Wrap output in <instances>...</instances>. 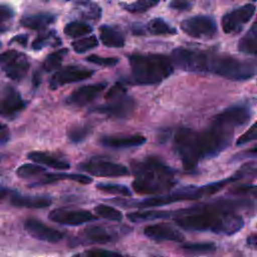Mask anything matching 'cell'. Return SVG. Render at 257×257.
Returning a JSON list of instances; mask_svg holds the SVG:
<instances>
[{"label": "cell", "instance_id": "obj_1", "mask_svg": "<svg viewBox=\"0 0 257 257\" xmlns=\"http://www.w3.org/2000/svg\"><path fill=\"white\" fill-rule=\"evenodd\" d=\"M251 115L250 107L239 103L216 114L203 132L188 127L178 130L174 137V148L184 169L194 171L200 161L216 157L227 149L232 143L235 130L244 125Z\"/></svg>", "mask_w": 257, "mask_h": 257}, {"label": "cell", "instance_id": "obj_2", "mask_svg": "<svg viewBox=\"0 0 257 257\" xmlns=\"http://www.w3.org/2000/svg\"><path fill=\"white\" fill-rule=\"evenodd\" d=\"M170 58L173 65L179 69L213 73L230 80H246L255 74L254 63L228 54L177 47L172 51Z\"/></svg>", "mask_w": 257, "mask_h": 257}, {"label": "cell", "instance_id": "obj_3", "mask_svg": "<svg viewBox=\"0 0 257 257\" xmlns=\"http://www.w3.org/2000/svg\"><path fill=\"white\" fill-rule=\"evenodd\" d=\"M176 224L188 231L233 235L244 226L242 216L234 212L233 202L198 205L173 212Z\"/></svg>", "mask_w": 257, "mask_h": 257}, {"label": "cell", "instance_id": "obj_4", "mask_svg": "<svg viewBox=\"0 0 257 257\" xmlns=\"http://www.w3.org/2000/svg\"><path fill=\"white\" fill-rule=\"evenodd\" d=\"M135 176L134 191L142 195H159L169 192L177 183L175 171L155 157H148L131 164Z\"/></svg>", "mask_w": 257, "mask_h": 257}, {"label": "cell", "instance_id": "obj_5", "mask_svg": "<svg viewBox=\"0 0 257 257\" xmlns=\"http://www.w3.org/2000/svg\"><path fill=\"white\" fill-rule=\"evenodd\" d=\"M131 77L128 82L136 85L158 84L174 72L169 56L156 53H133L128 55Z\"/></svg>", "mask_w": 257, "mask_h": 257}, {"label": "cell", "instance_id": "obj_6", "mask_svg": "<svg viewBox=\"0 0 257 257\" xmlns=\"http://www.w3.org/2000/svg\"><path fill=\"white\" fill-rule=\"evenodd\" d=\"M233 182L232 178H228L225 180H221L218 182L206 184L203 186H187L184 188H181L177 191H174L173 193L152 197L145 199L143 201H140L138 203L133 204L136 207L139 208H153V207H160L165 206L177 202H183V201H189V200H198L210 195H213L223 189L226 185Z\"/></svg>", "mask_w": 257, "mask_h": 257}, {"label": "cell", "instance_id": "obj_7", "mask_svg": "<svg viewBox=\"0 0 257 257\" xmlns=\"http://www.w3.org/2000/svg\"><path fill=\"white\" fill-rule=\"evenodd\" d=\"M105 102L101 105L91 108V111L105 114L111 118H126L136 107L135 98L126 91L121 82H115L104 95Z\"/></svg>", "mask_w": 257, "mask_h": 257}, {"label": "cell", "instance_id": "obj_8", "mask_svg": "<svg viewBox=\"0 0 257 257\" xmlns=\"http://www.w3.org/2000/svg\"><path fill=\"white\" fill-rule=\"evenodd\" d=\"M29 67L30 62L23 52L9 49L0 53V68L11 80H22L26 76Z\"/></svg>", "mask_w": 257, "mask_h": 257}, {"label": "cell", "instance_id": "obj_9", "mask_svg": "<svg viewBox=\"0 0 257 257\" xmlns=\"http://www.w3.org/2000/svg\"><path fill=\"white\" fill-rule=\"evenodd\" d=\"M181 29L190 37L197 39H211L217 34V24L209 15H196L184 19Z\"/></svg>", "mask_w": 257, "mask_h": 257}, {"label": "cell", "instance_id": "obj_10", "mask_svg": "<svg viewBox=\"0 0 257 257\" xmlns=\"http://www.w3.org/2000/svg\"><path fill=\"white\" fill-rule=\"evenodd\" d=\"M256 11V6L251 3L236 7L225 13L221 19V26L227 34H237L251 20Z\"/></svg>", "mask_w": 257, "mask_h": 257}, {"label": "cell", "instance_id": "obj_11", "mask_svg": "<svg viewBox=\"0 0 257 257\" xmlns=\"http://www.w3.org/2000/svg\"><path fill=\"white\" fill-rule=\"evenodd\" d=\"M78 168L95 177L118 178L130 175L128 169L125 166L101 159H90L79 164Z\"/></svg>", "mask_w": 257, "mask_h": 257}, {"label": "cell", "instance_id": "obj_12", "mask_svg": "<svg viewBox=\"0 0 257 257\" xmlns=\"http://www.w3.org/2000/svg\"><path fill=\"white\" fill-rule=\"evenodd\" d=\"M94 74V71L85 67L68 65L59 68L55 71L49 79V87L51 89H56L60 86L82 81L88 79Z\"/></svg>", "mask_w": 257, "mask_h": 257}, {"label": "cell", "instance_id": "obj_13", "mask_svg": "<svg viewBox=\"0 0 257 257\" xmlns=\"http://www.w3.org/2000/svg\"><path fill=\"white\" fill-rule=\"evenodd\" d=\"M26 107V101L20 92L11 85L0 90V116L12 118Z\"/></svg>", "mask_w": 257, "mask_h": 257}, {"label": "cell", "instance_id": "obj_14", "mask_svg": "<svg viewBox=\"0 0 257 257\" xmlns=\"http://www.w3.org/2000/svg\"><path fill=\"white\" fill-rule=\"evenodd\" d=\"M49 220L60 225L78 226L96 220L97 218L86 210H71L65 208H57L49 212Z\"/></svg>", "mask_w": 257, "mask_h": 257}, {"label": "cell", "instance_id": "obj_15", "mask_svg": "<svg viewBox=\"0 0 257 257\" xmlns=\"http://www.w3.org/2000/svg\"><path fill=\"white\" fill-rule=\"evenodd\" d=\"M24 229L33 238L47 243H57L64 238L63 232L49 227L40 220L32 217L24 221Z\"/></svg>", "mask_w": 257, "mask_h": 257}, {"label": "cell", "instance_id": "obj_16", "mask_svg": "<svg viewBox=\"0 0 257 257\" xmlns=\"http://www.w3.org/2000/svg\"><path fill=\"white\" fill-rule=\"evenodd\" d=\"M106 85L107 83L103 81L80 86L67 96L66 103L77 107L84 106L94 100L106 88Z\"/></svg>", "mask_w": 257, "mask_h": 257}, {"label": "cell", "instance_id": "obj_17", "mask_svg": "<svg viewBox=\"0 0 257 257\" xmlns=\"http://www.w3.org/2000/svg\"><path fill=\"white\" fill-rule=\"evenodd\" d=\"M144 234L154 241L183 242L185 237L181 231L168 223H157L145 227Z\"/></svg>", "mask_w": 257, "mask_h": 257}, {"label": "cell", "instance_id": "obj_18", "mask_svg": "<svg viewBox=\"0 0 257 257\" xmlns=\"http://www.w3.org/2000/svg\"><path fill=\"white\" fill-rule=\"evenodd\" d=\"M146 142V137L140 134L125 136H104L99 140V144L102 147L114 150L140 147L143 146Z\"/></svg>", "mask_w": 257, "mask_h": 257}, {"label": "cell", "instance_id": "obj_19", "mask_svg": "<svg viewBox=\"0 0 257 257\" xmlns=\"http://www.w3.org/2000/svg\"><path fill=\"white\" fill-rule=\"evenodd\" d=\"M116 237L117 232L113 228L100 225L88 226L80 232V238L87 243L104 244L114 241Z\"/></svg>", "mask_w": 257, "mask_h": 257}, {"label": "cell", "instance_id": "obj_20", "mask_svg": "<svg viewBox=\"0 0 257 257\" xmlns=\"http://www.w3.org/2000/svg\"><path fill=\"white\" fill-rule=\"evenodd\" d=\"M8 199L12 206L19 208L42 209L49 207L52 203V199L47 196H27L18 194L17 192L14 191Z\"/></svg>", "mask_w": 257, "mask_h": 257}, {"label": "cell", "instance_id": "obj_21", "mask_svg": "<svg viewBox=\"0 0 257 257\" xmlns=\"http://www.w3.org/2000/svg\"><path fill=\"white\" fill-rule=\"evenodd\" d=\"M57 15L51 12H36L24 14L20 19L21 26L31 30H42L54 23Z\"/></svg>", "mask_w": 257, "mask_h": 257}, {"label": "cell", "instance_id": "obj_22", "mask_svg": "<svg viewBox=\"0 0 257 257\" xmlns=\"http://www.w3.org/2000/svg\"><path fill=\"white\" fill-rule=\"evenodd\" d=\"M27 158L36 164H41L56 170H66L70 168V165L67 161L62 160L54 155H50L46 152L33 151L27 155Z\"/></svg>", "mask_w": 257, "mask_h": 257}, {"label": "cell", "instance_id": "obj_23", "mask_svg": "<svg viewBox=\"0 0 257 257\" xmlns=\"http://www.w3.org/2000/svg\"><path fill=\"white\" fill-rule=\"evenodd\" d=\"M63 180H70L73 182H77L79 184L87 185L92 182V179L86 175L82 174H66V173H52L45 175L42 179H40L38 182H34L30 185V187H36V186H43L48 185L52 183H56L58 181Z\"/></svg>", "mask_w": 257, "mask_h": 257}, {"label": "cell", "instance_id": "obj_24", "mask_svg": "<svg viewBox=\"0 0 257 257\" xmlns=\"http://www.w3.org/2000/svg\"><path fill=\"white\" fill-rule=\"evenodd\" d=\"M237 48L243 54L257 56V17L247 32L240 38Z\"/></svg>", "mask_w": 257, "mask_h": 257}, {"label": "cell", "instance_id": "obj_25", "mask_svg": "<svg viewBox=\"0 0 257 257\" xmlns=\"http://www.w3.org/2000/svg\"><path fill=\"white\" fill-rule=\"evenodd\" d=\"M99 38L101 43L106 47L121 48L125 44L122 33L110 25H101L99 27Z\"/></svg>", "mask_w": 257, "mask_h": 257}, {"label": "cell", "instance_id": "obj_26", "mask_svg": "<svg viewBox=\"0 0 257 257\" xmlns=\"http://www.w3.org/2000/svg\"><path fill=\"white\" fill-rule=\"evenodd\" d=\"M147 33L152 35H175L178 31L163 18L156 17L150 20L146 25H143V35Z\"/></svg>", "mask_w": 257, "mask_h": 257}, {"label": "cell", "instance_id": "obj_27", "mask_svg": "<svg viewBox=\"0 0 257 257\" xmlns=\"http://www.w3.org/2000/svg\"><path fill=\"white\" fill-rule=\"evenodd\" d=\"M173 216L171 211H159V210H148V211H137L131 212L126 215V218L135 223L153 221L158 219H167Z\"/></svg>", "mask_w": 257, "mask_h": 257}, {"label": "cell", "instance_id": "obj_28", "mask_svg": "<svg viewBox=\"0 0 257 257\" xmlns=\"http://www.w3.org/2000/svg\"><path fill=\"white\" fill-rule=\"evenodd\" d=\"M78 14L87 20L97 21L101 17V7L91 1H76L74 3Z\"/></svg>", "mask_w": 257, "mask_h": 257}, {"label": "cell", "instance_id": "obj_29", "mask_svg": "<svg viewBox=\"0 0 257 257\" xmlns=\"http://www.w3.org/2000/svg\"><path fill=\"white\" fill-rule=\"evenodd\" d=\"M62 43L61 38L58 36L55 30H48L41 34H39L31 43V47L33 50H41L46 46L56 47Z\"/></svg>", "mask_w": 257, "mask_h": 257}, {"label": "cell", "instance_id": "obj_30", "mask_svg": "<svg viewBox=\"0 0 257 257\" xmlns=\"http://www.w3.org/2000/svg\"><path fill=\"white\" fill-rule=\"evenodd\" d=\"M67 53L68 49L65 47L49 53L42 62V70H44L45 72H51L54 70L57 71L61 66V63Z\"/></svg>", "mask_w": 257, "mask_h": 257}, {"label": "cell", "instance_id": "obj_31", "mask_svg": "<svg viewBox=\"0 0 257 257\" xmlns=\"http://www.w3.org/2000/svg\"><path fill=\"white\" fill-rule=\"evenodd\" d=\"M216 249V245L211 242L185 243L181 246V250H183L187 254L192 255H208L214 253Z\"/></svg>", "mask_w": 257, "mask_h": 257}, {"label": "cell", "instance_id": "obj_32", "mask_svg": "<svg viewBox=\"0 0 257 257\" xmlns=\"http://www.w3.org/2000/svg\"><path fill=\"white\" fill-rule=\"evenodd\" d=\"M92 31V27L82 21H71L64 26L63 32L66 36L71 38L80 37L86 35Z\"/></svg>", "mask_w": 257, "mask_h": 257}, {"label": "cell", "instance_id": "obj_33", "mask_svg": "<svg viewBox=\"0 0 257 257\" xmlns=\"http://www.w3.org/2000/svg\"><path fill=\"white\" fill-rule=\"evenodd\" d=\"M92 127L89 124H77L70 127L67 132L68 140L73 144L83 142L91 133Z\"/></svg>", "mask_w": 257, "mask_h": 257}, {"label": "cell", "instance_id": "obj_34", "mask_svg": "<svg viewBox=\"0 0 257 257\" xmlns=\"http://www.w3.org/2000/svg\"><path fill=\"white\" fill-rule=\"evenodd\" d=\"M158 4H159V1H152V0H140V1L131 2V3H126V2L119 3L122 9H124L130 13H143L155 7Z\"/></svg>", "mask_w": 257, "mask_h": 257}, {"label": "cell", "instance_id": "obj_35", "mask_svg": "<svg viewBox=\"0 0 257 257\" xmlns=\"http://www.w3.org/2000/svg\"><path fill=\"white\" fill-rule=\"evenodd\" d=\"M94 212L99 217L110 220V221H114V222H120L123 218V215L119 210H117L111 206L104 205V204H99V205L95 206Z\"/></svg>", "mask_w": 257, "mask_h": 257}, {"label": "cell", "instance_id": "obj_36", "mask_svg": "<svg viewBox=\"0 0 257 257\" xmlns=\"http://www.w3.org/2000/svg\"><path fill=\"white\" fill-rule=\"evenodd\" d=\"M95 188L101 192L121 195L125 197L132 196V191L124 185L121 184H111V183H98L95 185Z\"/></svg>", "mask_w": 257, "mask_h": 257}, {"label": "cell", "instance_id": "obj_37", "mask_svg": "<svg viewBox=\"0 0 257 257\" xmlns=\"http://www.w3.org/2000/svg\"><path fill=\"white\" fill-rule=\"evenodd\" d=\"M98 45V40L94 35H90L85 38L74 40L71 42V46L76 53H84L88 50L95 48Z\"/></svg>", "mask_w": 257, "mask_h": 257}, {"label": "cell", "instance_id": "obj_38", "mask_svg": "<svg viewBox=\"0 0 257 257\" xmlns=\"http://www.w3.org/2000/svg\"><path fill=\"white\" fill-rule=\"evenodd\" d=\"M72 257H125L119 252L103 249V248H90L82 252L74 254Z\"/></svg>", "mask_w": 257, "mask_h": 257}, {"label": "cell", "instance_id": "obj_39", "mask_svg": "<svg viewBox=\"0 0 257 257\" xmlns=\"http://www.w3.org/2000/svg\"><path fill=\"white\" fill-rule=\"evenodd\" d=\"M257 176V163H246L239 168L231 177L233 182L240 181L246 178H254Z\"/></svg>", "mask_w": 257, "mask_h": 257}, {"label": "cell", "instance_id": "obj_40", "mask_svg": "<svg viewBox=\"0 0 257 257\" xmlns=\"http://www.w3.org/2000/svg\"><path fill=\"white\" fill-rule=\"evenodd\" d=\"M44 171H45V169L41 166H38L35 164H24L17 168L16 175L19 178L28 179V178L38 176V175L42 174Z\"/></svg>", "mask_w": 257, "mask_h": 257}, {"label": "cell", "instance_id": "obj_41", "mask_svg": "<svg viewBox=\"0 0 257 257\" xmlns=\"http://www.w3.org/2000/svg\"><path fill=\"white\" fill-rule=\"evenodd\" d=\"M85 59L88 62H91V63L96 64V65H100V66H103V67L114 66L119 61V59L117 57H113V56L104 57V56H98V55H95V54L88 55Z\"/></svg>", "mask_w": 257, "mask_h": 257}, {"label": "cell", "instance_id": "obj_42", "mask_svg": "<svg viewBox=\"0 0 257 257\" xmlns=\"http://www.w3.org/2000/svg\"><path fill=\"white\" fill-rule=\"evenodd\" d=\"M255 139H257V121H255L251 126H249V128L244 132L239 139L236 142L237 146H241V145H245L249 142L254 141Z\"/></svg>", "mask_w": 257, "mask_h": 257}, {"label": "cell", "instance_id": "obj_43", "mask_svg": "<svg viewBox=\"0 0 257 257\" xmlns=\"http://www.w3.org/2000/svg\"><path fill=\"white\" fill-rule=\"evenodd\" d=\"M14 10L9 5H0V24L13 18Z\"/></svg>", "mask_w": 257, "mask_h": 257}, {"label": "cell", "instance_id": "obj_44", "mask_svg": "<svg viewBox=\"0 0 257 257\" xmlns=\"http://www.w3.org/2000/svg\"><path fill=\"white\" fill-rule=\"evenodd\" d=\"M193 3L189 2V1H172L169 3V7L175 10H180V11H184V10H189L192 7Z\"/></svg>", "mask_w": 257, "mask_h": 257}, {"label": "cell", "instance_id": "obj_45", "mask_svg": "<svg viewBox=\"0 0 257 257\" xmlns=\"http://www.w3.org/2000/svg\"><path fill=\"white\" fill-rule=\"evenodd\" d=\"M10 140V131L9 127L5 124L0 122V147L6 145Z\"/></svg>", "mask_w": 257, "mask_h": 257}, {"label": "cell", "instance_id": "obj_46", "mask_svg": "<svg viewBox=\"0 0 257 257\" xmlns=\"http://www.w3.org/2000/svg\"><path fill=\"white\" fill-rule=\"evenodd\" d=\"M235 194H247L254 197L257 200V185L255 186H244L235 190Z\"/></svg>", "mask_w": 257, "mask_h": 257}, {"label": "cell", "instance_id": "obj_47", "mask_svg": "<svg viewBox=\"0 0 257 257\" xmlns=\"http://www.w3.org/2000/svg\"><path fill=\"white\" fill-rule=\"evenodd\" d=\"M255 157H257V146L235 156V159L241 160V159H249V158H255Z\"/></svg>", "mask_w": 257, "mask_h": 257}, {"label": "cell", "instance_id": "obj_48", "mask_svg": "<svg viewBox=\"0 0 257 257\" xmlns=\"http://www.w3.org/2000/svg\"><path fill=\"white\" fill-rule=\"evenodd\" d=\"M28 42V35L27 34H19L11 38L10 43H18L21 46H26Z\"/></svg>", "mask_w": 257, "mask_h": 257}, {"label": "cell", "instance_id": "obj_49", "mask_svg": "<svg viewBox=\"0 0 257 257\" xmlns=\"http://www.w3.org/2000/svg\"><path fill=\"white\" fill-rule=\"evenodd\" d=\"M246 244L252 249H257V233L249 235L246 238Z\"/></svg>", "mask_w": 257, "mask_h": 257}, {"label": "cell", "instance_id": "obj_50", "mask_svg": "<svg viewBox=\"0 0 257 257\" xmlns=\"http://www.w3.org/2000/svg\"><path fill=\"white\" fill-rule=\"evenodd\" d=\"M12 192H13L12 190H9L6 188H0V200L9 198L10 195L12 194Z\"/></svg>", "mask_w": 257, "mask_h": 257}, {"label": "cell", "instance_id": "obj_51", "mask_svg": "<svg viewBox=\"0 0 257 257\" xmlns=\"http://www.w3.org/2000/svg\"><path fill=\"white\" fill-rule=\"evenodd\" d=\"M5 30H6V29H5V28H4V27H0V34H1V33H2V32H4V31H5Z\"/></svg>", "mask_w": 257, "mask_h": 257}, {"label": "cell", "instance_id": "obj_52", "mask_svg": "<svg viewBox=\"0 0 257 257\" xmlns=\"http://www.w3.org/2000/svg\"><path fill=\"white\" fill-rule=\"evenodd\" d=\"M0 46H1V42H0Z\"/></svg>", "mask_w": 257, "mask_h": 257}]
</instances>
